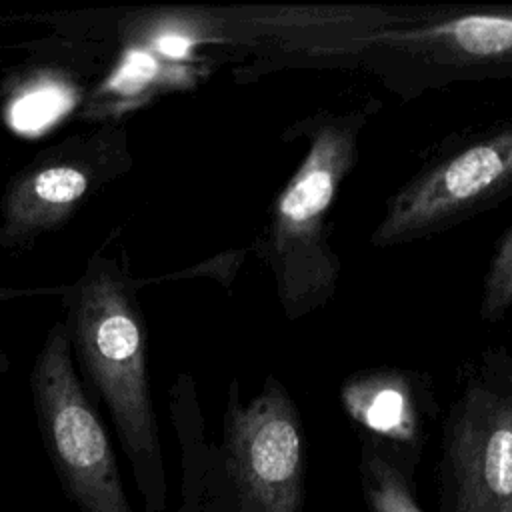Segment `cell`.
Returning <instances> with one entry per match:
<instances>
[{
	"label": "cell",
	"mask_w": 512,
	"mask_h": 512,
	"mask_svg": "<svg viewBox=\"0 0 512 512\" xmlns=\"http://www.w3.org/2000/svg\"><path fill=\"white\" fill-rule=\"evenodd\" d=\"M512 192V128L434 164L386 206L374 246H394L444 230Z\"/></svg>",
	"instance_id": "8992f818"
},
{
	"label": "cell",
	"mask_w": 512,
	"mask_h": 512,
	"mask_svg": "<svg viewBox=\"0 0 512 512\" xmlns=\"http://www.w3.org/2000/svg\"><path fill=\"white\" fill-rule=\"evenodd\" d=\"M66 328L88 382L114 420L146 512H164L166 476L150 396L146 330L130 282L114 262H90L76 286Z\"/></svg>",
	"instance_id": "6da1fadb"
},
{
	"label": "cell",
	"mask_w": 512,
	"mask_h": 512,
	"mask_svg": "<svg viewBox=\"0 0 512 512\" xmlns=\"http://www.w3.org/2000/svg\"><path fill=\"white\" fill-rule=\"evenodd\" d=\"M444 512H512V358L496 356L452 406Z\"/></svg>",
	"instance_id": "5b68a950"
},
{
	"label": "cell",
	"mask_w": 512,
	"mask_h": 512,
	"mask_svg": "<svg viewBox=\"0 0 512 512\" xmlns=\"http://www.w3.org/2000/svg\"><path fill=\"white\" fill-rule=\"evenodd\" d=\"M30 386L44 446L66 494L82 512H132L110 438L74 370L64 324L48 332Z\"/></svg>",
	"instance_id": "277c9868"
},
{
	"label": "cell",
	"mask_w": 512,
	"mask_h": 512,
	"mask_svg": "<svg viewBox=\"0 0 512 512\" xmlns=\"http://www.w3.org/2000/svg\"><path fill=\"white\" fill-rule=\"evenodd\" d=\"M362 126L360 112L328 116L318 124L302 164L272 206L266 254L288 320L314 312L336 290L340 260L326 216L358 158Z\"/></svg>",
	"instance_id": "7a4b0ae2"
},
{
	"label": "cell",
	"mask_w": 512,
	"mask_h": 512,
	"mask_svg": "<svg viewBox=\"0 0 512 512\" xmlns=\"http://www.w3.org/2000/svg\"><path fill=\"white\" fill-rule=\"evenodd\" d=\"M304 436L298 410L284 384L266 378L248 402L236 382L224 416V440L204 470V512H302Z\"/></svg>",
	"instance_id": "3957f363"
},
{
	"label": "cell",
	"mask_w": 512,
	"mask_h": 512,
	"mask_svg": "<svg viewBox=\"0 0 512 512\" xmlns=\"http://www.w3.org/2000/svg\"><path fill=\"white\" fill-rule=\"evenodd\" d=\"M512 308V228L502 236L494 258L486 270L480 316L488 322H496Z\"/></svg>",
	"instance_id": "7c38bea8"
},
{
	"label": "cell",
	"mask_w": 512,
	"mask_h": 512,
	"mask_svg": "<svg viewBox=\"0 0 512 512\" xmlns=\"http://www.w3.org/2000/svg\"><path fill=\"white\" fill-rule=\"evenodd\" d=\"M342 404L358 424L388 444H412L418 436L410 382L398 372L378 370L348 380Z\"/></svg>",
	"instance_id": "ba28073f"
},
{
	"label": "cell",
	"mask_w": 512,
	"mask_h": 512,
	"mask_svg": "<svg viewBox=\"0 0 512 512\" xmlns=\"http://www.w3.org/2000/svg\"><path fill=\"white\" fill-rule=\"evenodd\" d=\"M90 144H60L28 164L2 200L0 246H16L62 224L98 180Z\"/></svg>",
	"instance_id": "52a82bcc"
},
{
	"label": "cell",
	"mask_w": 512,
	"mask_h": 512,
	"mask_svg": "<svg viewBox=\"0 0 512 512\" xmlns=\"http://www.w3.org/2000/svg\"><path fill=\"white\" fill-rule=\"evenodd\" d=\"M364 42H440L468 56H502L512 52V16L468 14L424 26L384 30Z\"/></svg>",
	"instance_id": "9c48e42d"
},
{
	"label": "cell",
	"mask_w": 512,
	"mask_h": 512,
	"mask_svg": "<svg viewBox=\"0 0 512 512\" xmlns=\"http://www.w3.org/2000/svg\"><path fill=\"white\" fill-rule=\"evenodd\" d=\"M30 294V290H14V288H0V302L2 300H10V298H18ZM8 368V358L4 356V352L0 350V372H4Z\"/></svg>",
	"instance_id": "4fadbf2b"
},
{
	"label": "cell",
	"mask_w": 512,
	"mask_h": 512,
	"mask_svg": "<svg viewBox=\"0 0 512 512\" xmlns=\"http://www.w3.org/2000/svg\"><path fill=\"white\" fill-rule=\"evenodd\" d=\"M360 484L370 512H424L414 496L412 466L376 436L362 442Z\"/></svg>",
	"instance_id": "8fae6325"
},
{
	"label": "cell",
	"mask_w": 512,
	"mask_h": 512,
	"mask_svg": "<svg viewBox=\"0 0 512 512\" xmlns=\"http://www.w3.org/2000/svg\"><path fill=\"white\" fill-rule=\"evenodd\" d=\"M196 78V70L186 62L162 60L148 46L126 50L120 66L102 84L98 98L106 110H122L132 104H142L154 92L164 88L188 86Z\"/></svg>",
	"instance_id": "30bf717a"
}]
</instances>
